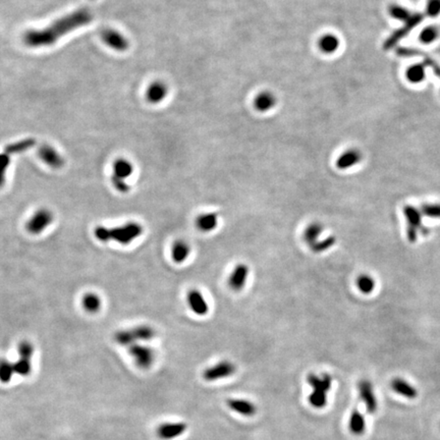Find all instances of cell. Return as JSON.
<instances>
[{
  "instance_id": "cell-1",
  "label": "cell",
  "mask_w": 440,
  "mask_h": 440,
  "mask_svg": "<svg viewBox=\"0 0 440 440\" xmlns=\"http://www.w3.org/2000/svg\"><path fill=\"white\" fill-rule=\"evenodd\" d=\"M92 21V14L86 9H81L62 17L45 29L28 31L24 35V42L27 46L32 48L51 46L61 37L90 24Z\"/></svg>"
},
{
  "instance_id": "cell-2",
  "label": "cell",
  "mask_w": 440,
  "mask_h": 440,
  "mask_svg": "<svg viewBox=\"0 0 440 440\" xmlns=\"http://www.w3.org/2000/svg\"><path fill=\"white\" fill-rule=\"evenodd\" d=\"M143 234V227L138 223H128L123 226L108 229L97 227L94 230V236L100 242L114 241L120 245H129Z\"/></svg>"
},
{
  "instance_id": "cell-3",
  "label": "cell",
  "mask_w": 440,
  "mask_h": 440,
  "mask_svg": "<svg viewBox=\"0 0 440 440\" xmlns=\"http://www.w3.org/2000/svg\"><path fill=\"white\" fill-rule=\"evenodd\" d=\"M155 336V330L149 325H140L131 329L117 331L114 334V340L120 345H129L138 343V341H147Z\"/></svg>"
},
{
  "instance_id": "cell-4",
  "label": "cell",
  "mask_w": 440,
  "mask_h": 440,
  "mask_svg": "<svg viewBox=\"0 0 440 440\" xmlns=\"http://www.w3.org/2000/svg\"><path fill=\"white\" fill-rule=\"evenodd\" d=\"M403 214L407 223L406 238L408 242L415 243L418 240L419 231L423 234H427L428 231L422 228V212L413 206H405L403 208Z\"/></svg>"
},
{
  "instance_id": "cell-5",
  "label": "cell",
  "mask_w": 440,
  "mask_h": 440,
  "mask_svg": "<svg viewBox=\"0 0 440 440\" xmlns=\"http://www.w3.org/2000/svg\"><path fill=\"white\" fill-rule=\"evenodd\" d=\"M53 222V214L46 208L37 210L30 217L27 223V231L32 235H39L43 233Z\"/></svg>"
},
{
  "instance_id": "cell-6",
  "label": "cell",
  "mask_w": 440,
  "mask_h": 440,
  "mask_svg": "<svg viewBox=\"0 0 440 440\" xmlns=\"http://www.w3.org/2000/svg\"><path fill=\"white\" fill-rule=\"evenodd\" d=\"M237 371V366L231 361H222L203 372V378L206 381H216L219 379H225L234 375Z\"/></svg>"
},
{
  "instance_id": "cell-7",
  "label": "cell",
  "mask_w": 440,
  "mask_h": 440,
  "mask_svg": "<svg viewBox=\"0 0 440 440\" xmlns=\"http://www.w3.org/2000/svg\"><path fill=\"white\" fill-rule=\"evenodd\" d=\"M130 355L133 357L136 365L141 369H149L155 360L154 351L146 345L135 343L129 349Z\"/></svg>"
},
{
  "instance_id": "cell-8",
  "label": "cell",
  "mask_w": 440,
  "mask_h": 440,
  "mask_svg": "<svg viewBox=\"0 0 440 440\" xmlns=\"http://www.w3.org/2000/svg\"><path fill=\"white\" fill-rule=\"evenodd\" d=\"M101 38L102 41L111 49L118 51V52H123L127 51L130 43L128 41V39L125 38L121 33H119L118 31L113 30V29H106L103 30L101 33Z\"/></svg>"
},
{
  "instance_id": "cell-9",
  "label": "cell",
  "mask_w": 440,
  "mask_h": 440,
  "mask_svg": "<svg viewBox=\"0 0 440 440\" xmlns=\"http://www.w3.org/2000/svg\"><path fill=\"white\" fill-rule=\"evenodd\" d=\"M358 390H359L360 397L366 406L367 412L369 414L376 413L377 407H378V402H377V398H376V395L374 393L373 386H372L371 382L369 380H366V379L359 381Z\"/></svg>"
},
{
  "instance_id": "cell-10",
  "label": "cell",
  "mask_w": 440,
  "mask_h": 440,
  "mask_svg": "<svg viewBox=\"0 0 440 440\" xmlns=\"http://www.w3.org/2000/svg\"><path fill=\"white\" fill-rule=\"evenodd\" d=\"M249 273H250V268L247 264L244 263L238 264L230 275L229 287L235 292L242 291L247 285Z\"/></svg>"
},
{
  "instance_id": "cell-11",
  "label": "cell",
  "mask_w": 440,
  "mask_h": 440,
  "mask_svg": "<svg viewBox=\"0 0 440 440\" xmlns=\"http://www.w3.org/2000/svg\"><path fill=\"white\" fill-rule=\"evenodd\" d=\"M187 429L184 422H166L162 423L157 428V435L162 440H171L182 435Z\"/></svg>"
},
{
  "instance_id": "cell-12",
  "label": "cell",
  "mask_w": 440,
  "mask_h": 440,
  "mask_svg": "<svg viewBox=\"0 0 440 440\" xmlns=\"http://www.w3.org/2000/svg\"><path fill=\"white\" fill-rule=\"evenodd\" d=\"M186 301L191 310L198 316H205L209 312V305L203 294L198 290H191L187 293Z\"/></svg>"
},
{
  "instance_id": "cell-13",
  "label": "cell",
  "mask_w": 440,
  "mask_h": 440,
  "mask_svg": "<svg viewBox=\"0 0 440 440\" xmlns=\"http://www.w3.org/2000/svg\"><path fill=\"white\" fill-rule=\"evenodd\" d=\"M38 155L41 160L51 168L58 169L65 164L64 158L60 154L49 145H42L38 150Z\"/></svg>"
},
{
  "instance_id": "cell-14",
  "label": "cell",
  "mask_w": 440,
  "mask_h": 440,
  "mask_svg": "<svg viewBox=\"0 0 440 440\" xmlns=\"http://www.w3.org/2000/svg\"><path fill=\"white\" fill-rule=\"evenodd\" d=\"M423 15H421V14H413L412 15V17L408 19L404 24H405V26L402 28V29H400L399 31H397V32H395L392 36H390L389 38H388V40L385 42V44H384V48L385 49H388V48H390V47H392V46H394L395 44H396V42L400 39V38H402L403 36H405L408 32H410V31L414 28V27H416L422 20H423Z\"/></svg>"
},
{
  "instance_id": "cell-15",
  "label": "cell",
  "mask_w": 440,
  "mask_h": 440,
  "mask_svg": "<svg viewBox=\"0 0 440 440\" xmlns=\"http://www.w3.org/2000/svg\"><path fill=\"white\" fill-rule=\"evenodd\" d=\"M227 403L231 410L245 417H253L257 413L256 404L247 399L230 398L228 399Z\"/></svg>"
},
{
  "instance_id": "cell-16",
  "label": "cell",
  "mask_w": 440,
  "mask_h": 440,
  "mask_svg": "<svg viewBox=\"0 0 440 440\" xmlns=\"http://www.w3.org/2000/svg\"><path fill=\"white\" fill-rule=\"evenodd\" d=\"M167 93H168L167 86L163 82L157 81L149 86L146 92V97L150 103L157 104L165 99Z\"/></svg>"
},
{
  "instance_id": "cell-17",
  "label": "cell",
  "mask_w": 440,
  "mask_h": 440,
  "mask_svg": "<svg viewBox=\"0 0 440 440\" xmlns=\"http://www.w3.org/2000/svg\"><path fill=\"white\" fill-rule=\"evenodd\" d=\"M362 159V154L355 149L343 152L336 160V167L341 170L349 169L357 165Z\"/></svg>"
},
{
  "instance_id": "cell-18",
  "label": "cell",
  "mask_w": 440,
  "mask_h": 440,
  "mask_svg": "<svg viewBox=\"0 0 440 440\" xmlns=\"http://www.w3.org/2000/svg\"><path fill=\"white\" fill-rule=\"evenodd\" d=\"M307 383L312 387L313 390L327 392L331 388L332 378L329 374H323L321 377L316 374H309L307 376Z\"/></svg>"
},
{
  "instance_id": "cell-19",
  "label": "cell",
  "mask_w": 440,
  "mask_h": 440,
  "mask_svg": "<svg viewBox=\"0 0 440 440\" xmlns=\"http://www.w3.org/2000/svg\"><path fill=\"white\" fill-rule=\"evenodd\" d=\"M196 226L202 233L213 232L218 226V215L214 212L203 213L197 217Z\"/></svg>"
},
{
  "instance_id": "cell-20",
  "label": "cell",
  "mask_w": 440,
  "mask_h": 440,
  "mask_svg": "<svg viewBox=\"0 0 440 440\" xmlns=\"http://www.w3.org/2000/svg\"><path fill=\"white\" fill-rule=\"evenodd\" d=\"M391 388L397 394L406 397L408 399H414L418 396L417 388H415L413 385H411L410 383L400 378H395L391 381Z\"/></svg>"
},
{
  "instance_id": "cell-21",
  "label": "cell",
  "mask_w": 440,
  "mask_h": 440,
  "mask_svg": "<svg viewBox=\"0 0 440 440\" xmlns=\"http://www.w3.org/2000/svg\"><path fill=\"white\" fill-rule=\"evenodd\" d=\"M191 254V247L186 242L182 240L176 241L171 249V257L172 260L177 263H183Z\"/></svg>"
},
{
  "instance_id": "cell-22",
  "label": "cell",
  "mask_w": 440,
  "mask_h": 440,
  "mask_svg": "<svg viewBox=\"0 0 440 440\" xmlns=\"http://www.w3.org/2000/svg\"><path fill=\"white\" fill-rule=\"evenodd\" d=\"M349 429L351 431V433H353L354 435H363L365 433L366 430V421L365 418L363 416V414L358 411V410H354L350 416V420H349Z\"/></svg>"
},
{
  "instance_id": "cell-23",
  "label": "cell",
  "mask_w": 440,
  "mask_h": 440,
  "mask_svg": "<svg viewBox=\"0 0 440 440\" xmlns=\"http://www.w3.org/2000/svg\"><path fill=\"white\" fill-rule=\"evenodd\" d=\"M133 171H134V166L127 159L119 158L113 162V175L118 178L121 179L128 178L130 175L133 174Z\"/></svg>"
},
{
  "instance_id": "cell-24",
  "label": "cell",
  "mask_w": 440,
  "mask_h": 440,
  "mask_svg": "<svg viewBox=\"0 0 440 440\" xmlns=\"http://www.w3.org/2000/svg\"><path fill=\"white\" fill-rule=\"evenodd\" d=\"M276 103V98L270 92H262L255 99V107L261 111L266 112L271 110Z\"/></svg>"
},
{
  "instance_id": "cell-25",
  "label": "cell",
  "mask_w": 440,
  "mask_h": 440,
  "mask_svg": "<svg viewBox=\"0 0 440 440\" xmlns=\"http://www.w3.org/2000/svg\"><path fill=\"white\" fill-rule=\"evenodd\" d=\"M323 233V226L319 223H313L309 225L304 232V241L309 247L313 246L319 241V237Z\"/></svg>"
},
{
  "instance_id": "cell-26",
  "label": "cell",
  "mask_w": 440,
  "mask_h": 440,
  "mask_svg": "<svg viewBox=\"0 0 440 440\" xmlns=\"http://www.w3.org/2000/svg\"><path fill=\"white\" fill-rule=\"evenodd\" d=\"M83 307L88 313H97L101 308V299L99 296L89 293L83 297Z\"/></svg>"
},
{
  "instance_id": "cell-27",
  "label": "cell",
  "mask_w": 440,
  "mask_h": 440,
  "mask_svg": "<svg viewBox=\"0 0 440 440\" xmlns=\"http://www.w3.org/2000/svg\"><path fill=\"white\" fill-rule=\"evenodd\" d=\"M356 286L364 295H370L375 289V280L368 274H361L357 277Z\"/></svg>"
},
{
  "instance_id": "cell-28",
  "label": "cell",
  "mask_w": 440,
  "mask_h": 440,
  "mask_svg": "<svg viewBox=\"0 0 440 440\" xmlns=\"http://www.w3.org/2000/svg\"><path fill=\"white\" fill-rule=\"evenodd\" d=\"M36 145V140L32 139V138H28L22 141H19L17 143L11 144L9 146L6 147V153L11 155V154H15V153H21L24 151H27L29 149H31L32 147H34Z\"/></svg>"
},
{
  "instance_id": "cell-29",
  "label": "cell",
  "mask_w": 440,
  "mask_h": 440,
  "mask_svg": "<svg viewBox=\"0 0 440 440\" xmlns=\"http://www.w3.org/2000/svg\"><path fill=\"white\" fill-rule=\"evenodd\" d=\"M320 49L327 54L335 52L339 47V40L336 36L328 34L323 36L319 41Z\"/></svg>"
},
{
  "instance_id": "cell-30",
  "label": "cell",
  "mask_w": 440,
  "mask_h": 440,
  "mask_svg": "<svg viewBox=\"0 0 440 440\" xmlns=\"http://www.w3.org/2000/svg\"><path fill=\"white\" fill-rule=\"evenodd\" d=\"M406 79L413 84H419L425 79V66L414 65L406 70Z\"/></svg>"
},
{
  "instance_id": "cell-31",
  "label": "cell",
  "mask_w": 440,
  "mask_h": 440,
  "mask_svg": "<svg viewBox=\"0 0 440 440\" xmlns=\"http://www.w3.org/2000/svg\"><path fill=\"white\" fill-rule=\"evenodd\" d=\"M335 244H336V238L334 236H329L324 240L318 241L317 243H315L310 248L314 253L321 254V253L326 252V251L330 250L332 247H334Z\"/></svg>"
},
{
  "instance_id": "cell-32",
  "label": "cell",
  "mask_w": 440,
  "mask_h": 440,
  "mask_svg": "<svg viewBox=\"0 0 440 440\" xmlns=\"http://www.w3.org/2000/svg\"><path fill=\"white\" fill-rule=\"evenodd\" d=\"M15 373V366L13 363L7 360L0 361V381L3 383L10 382Z\"/></svg>"
},
{
  "instance_id": "cell-33",
  "label": "cell",
  "mask_w": 440,
  "mask_h": 440,
  "mask_svg": "<svg viewBox=\"0 0 440 440\" xmlns=\"http://www.w3.org/2000/svg\"><path fill=\"white\" fill-rule=\"evenodd\" d=\"M308 399L313 407L323 408L327 404V392L313 390Z\"/></svg>"
},
{
  "instance_id": "cell-34",
  "label": "cell",
  "mask_w": 440,
  "mask_h": 440,
  "mask_svg": "<svg viewBox=\"0 0 440 440\" xmlns=\"http://www.w3.org/2000/svg\"><path fill=\"white\" fill-rule=\"evenodd\" d=\"M389 14H390V16L392 18H394L396 20H399V21H402L404 23L408 19H410L412 17V15H413L410 11H407L406 9H404L402 7H399L397 5H393V6H391L389 8Z\"/></svg>"
},
{
  "instance_id": "cell-35",
  "label": "cell",
  "mask_w": 440,
  "mask_h": 440,
  "mask_svg": "<svg viewBox=\"0 0 440 440\" xmlns=\"http://www.w3.org/2000/svg\"><path fill=\"white\" fill-rule=\"evenodd\" d=\"M438 37V30L435 27L425 28L420 34V41L424 44H430Z\"/></svg>"
},
{
  "instance_id": "cell-36",
  "label": "cell",
  "mask_w": 440,
  "mask_h": 440,
  "mask_svg": "<svg viewBox=\"0 0 440 440\" xmlns=\"http://www.w3.org/2000/svg\"><path fill=\"white\" fill-rule=\"evenodd\" d=\"M15 366V372L19 374L20 376H28L31 371H32V365H31V360L28 359H22L14 364Z\"/></svg>"
},
{
  "instance_id": "cell-37",
  "label": "cell",
  "mask_w": 440,
  "mask_h": 440,
  "mask_svg": "<svg viewBox=\"0 0 440 440\" xmlns=\"http://www.w3.org/2000/svg\"><path fill=\"white\" fill-rule=\"evenodd\" d=\"M19 355L22 359L31 360L34 355V345L27 340L22 341L19 344Z\"/></svg>"
},
{
  "instance_id": "cell-38",
  "label": "cell",
  "mask_w": 440,
  "mask_h": 440,
  "mask_svg": "<svg viewBox=\"0 0 440 440\" xmlns=\"http://www.w3.org/2000/svg\"><path fill=\"white\" fill-rule=\"evenodd\" d=\"M10 163L11 158L9 154H0V187H3L6 182V173L8 167L10 166Z\"/></svg>"
},
{
  "instance_id": "cell-39",
  "label": "cell",
  "mask_w": 440,
  "mask_h": 440,
  "mask_svg": "<svg viewBox=\"0 0 440 440\" xmlns=\"http://www.w3.org/2000/svg\"><path fill=\"white\" fill-rule=\"evenodd\" d=\"M421 212L430 218H440V204H424Z\"/></svg>"
},
{
  "instance_id": "cell-40",
  "label": "cell",
  "mask_w": 440,
  "mask_h": 440,
  "mask_svg": "<svg viewBox=\"0 0 440 440\" xmlns=\"http://www.w3.org/2000/svg\"><path fill=\"white\" fill-rule=\"evenodd\" d=\"M426 14L430 18H436L440 15V0H428Z\"/></svg>"
},
{
  "instance_id": "cell-41",
  "label": "cell",
  "mask_w": 440,
  "mask_h": 440,
  "mask_svg": "<svg viewBox=\"0 0 440 440\" xmlns=\"http://www.w3.org/2000/svg\"><path fill=\"white\" fill-rule=\"evenodd\" d=\"M111 181H112V184L116 191H118L120 193H127L130 191V185L127 183L125 179H121V178H118V177L112 175Z\"/></svg>"
}]
</instances>
